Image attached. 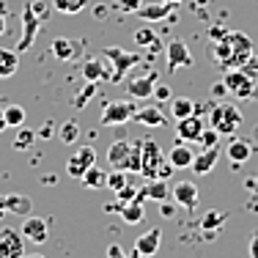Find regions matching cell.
I'll use <instances>...</instances> for the list:
<instances>
[{
    "label": "cell",
    "instance_id": "6da1fadb",
    "mask_svg": "<svg viewBox=\"0 0 258 258\" xmlns=\"http://www.w3.org/2000/svg\"><path fill=\"white\" fill-rule=\"evenodd\" d=\"M242 110L236 107L233 102H217L209 107V115H206V124L212 129H217L223 138H233L242 126Z\"/></svg>",
    "mask_w": 258,
    "mask_h": 258
},
{
    "label": "cell",
    "instance_id": "7a4b0ae2",
    "mask_svg": "<svg viewBox=\"0 0 258 258\" xmlns=\"http://www.w3.org/2000/svg\"><path fill=\"white\" fill-rule=\"evenodd\" d=\"M173 170L176 168L170 165V159L162 154V149L154 140H143V165H140V173L151 181V179H168Z\"/></svg>",
    "mask_w": 258,
    "mask_h": 258
},
{
    "label": "cell",
    "instance_id": "3957f363",
    "mask_svg": "<svg viewBox=\"0 0 258 258\" xmlns=\"http://www.w3.org/2000/svg\"><path fill=\"white\" fill-rule=\"evenodd\" d=\"M225 41H228V47H231V58L225 60V69H244V66L255 58L253 41H250V36L244 33V30H231V33H225Z\"/></svg>",
    "mask_w": 258,
    "mask_h": 258
},
{
    "label": "cell",
    "instance_id": "277c9868",
    "mask_svg": "<svg viewBox=\"0 0 258 258\" xmlns=\"http://www.w3.org/2000/svg\"><path fill=\"white\" fill-rule=\"evenodd\" d=\"M102 55L113 63V83H124V77H126V72L129 69H135V66L143 60V55L140 52H126V50H121V47H104Z\"/></svg>",
    "mask_w": 258,
    "mask_h": 258
},
{
    "label": "cell",
    "instance_id": "5b68a950",
    "mask_svg": "<svg viewBox=\"0 0 258 258\" xmlns=\"http://www.w3.org/2000/svg\"><path fill=\"white\" fill-rule=\"evenodd\" d=\"M138 113V104L132 99H113L104 104L102 110V126H121V124H129Z\"/></svg>",
    "mask_w": 258,
    "mask_h": 258
},
{
    "label": "cell",
    "instance_id": "8992f818",
    "mask_svg": "<svg viewBox=\"0 0 258 258\" xmlns=\"http://www.w3.org/2000/svg\"><path fill=\"white\" fill-rule=\"evenodd\" d=\"M223 83H225V88H228V94L233 99H250V96H255V80L244 69H228L223 77Z\"/></svg>",
    "mask_w": 258,
    "mask_h": 258
},
{
    "label": "cell",
    "instance_id": "52a82bcc",
    "mask_svg": "<svg viewBox=\"0 0 258 258\" xmlns=\"http://www.w3.org/2000/svg\"><path fill=\"white\" fill-rule=\"evenodd\" d=\"M157 80H159L157 72L132 75L126 80V94L132 96V99H151V96H154V88H157Z\"/></svg>",
    "mask_w": 258,
    "mask_h": 258
},
{
    "label": "cell",
    "instance_id": "ba28073f",
    "mask_svg": "<svg viewBox=\"0 0 258 258\" xmlns=\"http://www.w3.org/2000/svg\"><path fill=\"white\" fill-rule=\"evenodd\" d=\"M91 165H96V149L94 146H80L75 154L69 157V162H66V173L72 179H83Z\"/></svg>",
    "mask_w": 258,
    "mask_h": 258
},
{
    "label": "cell",
    "instance_id": "9c48e42d",
    "mask_svg": "<svg viewBox=\"0 0 258 258\" xmlns=\"http://www.w3.org/2000/svg\"><path fill=\"white\" fill-rule=\"evenodd\" d=\"M165 55H168V69L170 72H179V69H189L192 66V52H189V47L184 44L181 39H173L168 41V47H165Z\"/></svg>",
    "mask_w": 258,
    "mask_h": 258
},
{
    "label": "cell",
    "instance_id": "30bf717a",
    "mask_svg": "<svg viewBox=\"0 0 258 258\" xmlns=\"http://www.w3.org/2000/svg\"><path fill=\"white\" fill-rule=\"evenodd\" d=\"M39 28H41V20L36 17V11L30 9V3H25V9H22V39L20 44H17V52H25L30 44L36 41V36H39Z\"/></svg>",
    "mask_w": 258,
    "mask_h": 258
},
{
    "label": "cell",
    "instance_id": "8fae6325",
    "mask_svg": "<svg viewBox=\"0 0 258 258\" xmlns=\"http://www.w3.org/2000/svg\"><path fill=\"white\" fill-rule=\"evenodd\" d=\"M0 255L3 258H22L25 255V236H22V231H14V228L0 231Z\"/></svg>",
    "mask_w": 258,
    "mask_h": 258
},
{
    "label": "cell",
    "instance_id": "7c38bea8",
    "mask_svg": "<svg viewBox=\"0 0 258 258\" xmlns=\"http://www.w3.org/2000/svg\"><path fill=\"white\" fill-rule=\"evenodd\" d=\"M204 129H206V121L201 118L198 113H192V115H187V118L176 121V138L187 140V143H198V138H201Z\"/></svg>",
    "mask_w": 258,
    "mask_h": 258
},
{
    "label": "cell",
    "instance_id": "4fadbf2b",
    "mask_svg": "<svg viewBox=\"0 0 258 258\" xmlns=\"http://www.w3.org/2000/svg\"><path fill=\"white\" fill-rule=\"evenodd\" d=\"M80 52H83V41L69 39V36H58V39H52V55L58 60H77Z\"/></svg>",
    "mask_w": 258,
    "mask_h": 258
},
{
    "label": "cell",
    "instance_id": "5bb4252c",
    "mask_svg": "<svg viewBox=\"0 0 258 258\" xmlns=\"http://www.w3.org/2000/svg\"><path fill=\"white\" fill-rule=\"evenodd\" d=\"M225 154H228L233 168H236V165H244L253 157V143H250L247 138H231V143L225 146Z\"/></svg>",
    "mask_w": 258,
    "mask_h": 258
},
{
    "label": "cell",
    "instance_id": "9a60e30c",
    "mask_svg": "<svg viewBox=\"0 0 258 258\" xmlns=\"http://www.w3.org/2000/svg\"><path fill=\"white\" fill-rule=\"evenodd\" d=\"M173 201L179 206L184 209H195L198 206V198H201V192H198V187H195L192 181H179V184H173Z\"/></svg>",
    "mask_w": 258,
    "mask_h": 258
},
{
    "label": "cell",
    "instance_id": "2e32d148",
    "mask_svg": "<svg viewBox=\"0 0 258 258\" xmlns=\"http://www.w3.org/2000/svg\"><path fill=\"white\" fill-rule=\"evenodd\" d=\"M50 228H47V220L44 217H25V223H22V236L28 239V242H36V244H41V242H47V233Z\"/></svg>",
    "mask_w": 258,
    "mask_h": 258
},
{
    "label": "cell",
    "instance_id": "e0dca14e",
    "mask_svg": "<svg viewBox=\"0 0 258 258\" xmlns=\"http://www.w3.org/2000/svg\"><path fill=\"white\" fill-rule=\"evenodd\" d=\"M159 244H162V231H159V228H151V231L140 233V236L135 239V250H138L140 255H146V258L157 255Z\"/></svg>",
    "mask_w": 258,
    "mask_h": 258
},
{
    "label": "cell",
    "instance_id": "ac0fdd59",
    "mask_svg": "<svg viewBox=\"0 0 258 258\" xmlns=\"http://www.w3.org/2000/svg\"><path fill=\"white\" fill-rule=\"evenodd\" d=\"M168 159L176 170H187V168H192V162H195V151L187 146V140H179V143L170 149Z\"/></svg>",
    "mask_w": 258,
    "mask_h": 258
},
{
    "label": "cell",
    "instance_id": "d6986e66",
    "mask_svg": "<svg viewBox=\"0 0 258 258\" xmlns=\"http://www.w3.org/2000/svg\"><path fill=\"white\" fill-rule=\"evenodd\" d=\"M33 209L28 195H6V198H0V212H9V214H20V217H28V212Z\"/></svg>",
    "mask_w": 258,
    "mask_h": 258
},
{
    "label": "cell",
    "instance_id": "ffe728a7",
    "mask_svg": "<svg viewBox=\"0 0 258 258\" xmlns=\"http://www.w3.org/2000/svg\"><path fill=\"white\" fill-rule=\"evenodd\" d=\"M129 151H132V143L129 140H115V143H110L107 149V162L110 168H126V159H129Z\"/></svg>",
    "mask_w": 258,
    "mask_h": 258
},
{
    "label": "cell",
    "instance_id": "44dd1931",
    "mask_svg": "<svg viewBox=\"0 0 258 258\" xmlns=\"http://www.w3.org/2000/svg\"><path fill=\"white\" fill-rule=\"evenodd\" d=\"M217 159H220V149H217V146H214V149H204L201 154H195L192 170H195L198 176H206V173H212V170H214Z\"/></svg>",
    "mask_w": 258,
    "mask_h": 258
},
{
    "label": "cell",
    "instance_id": "7402d4cb",
    "mask_svg": "<svg viewBox=\"0 0 258 258\" xmlns=\"http://www.w3.org/2000/svg\"><path fill=\"white\" fill-rule=\"evenodd\" d=\"M168 14H173V6L165 3V0H159V3H146V6H140V11H138V17H143L146 22H159Z\"/></svg>",
    "mask_w": 258,
    "mask_h": 258
},
{
    "label": "cell",
    "instance_id": "603a6c76",
    "mask_svg": "<svg viewBox=\"0 0 258 258\" xmlns=\"http://www.w3.org/2000/svg\"><path fill=\"white\" fill-rule=\"evenodd\" d=\"M132 121H138V124H143V126H165V124H168L165 113H162L159 107H154V104H149V107H140L138 113H135Z\"/></svg>",
    "mask_w": 258,
    "mask_h": 258
},
{
    "label": "cell",
    "instance_id": "cb8c5ba5",
    "mask_svg": "<svg viewBox=\"0 0 258 258\" xmlns=\"http://www.w3.org/2000/svg\"><path fill=\"white\" fill-rule=\"evenodd\" d=\"M83 77L88 80V83H96V80H110L113 72L104 69V58H88L83 63Z\"/></svg>",
    "mask_w": 258,
    "mask_h": 258
},
{
    "label": "cell",
    "instance_id": "d4e9b609",
    "mask_svg": "<svg viewBox=\"0 0 258 258\" xmlns=\"http://www.w3.org/2000/svg\"><path fill=\"white\" fill-rule=\"evenodd\" d=\"M143 192H146V198L165 204V201H168V195L173 192V187H168V179H151V181L143 187Z\"/></svg>",
    "mask_w": 258,
    "mask_h": 258
},
{
    "label": "cell",
    "instance_id": "484cf974",
    "mask_svg": "<svg viewBox=\"0 0 258 258\" xmlns=\"http://www.w3.org/2000/svg\"><path fill=\"white\" fill-rule=\"evenodd\" d=\"M195 110H198V104L189 99V96H173V99H170V115H173L176 121L192 115Z\"/></svg>",
    "mask_w": 258,
    "mask_h": 258
},
{
    "label": "cell",
    "instance_id": "4316f807",
    "mask_svg": "<svg viewBox=\"0 0 258 258\" xmlns=\"http://www.w3.org/2000/svg\"><path fill=\"white\" fill-rule=\"evenodd\" d=\"M20 69V52L17 50H0V80L11 77Z\"/></svg>",
    "mask_w": 258,
    "mask_h": 258
},
{
    "label": "cell",
    "instance_id": "83f0119b",
    "mask_svg": "<svg viewBox=\"0 0 258 258\" xmlns=\"http://www.w3.org/2000/svg\"><path fill=\"white\" fill-rule=\"evenodd\" d=\"M80 181H83L85 187H91V189H99V187H107V173H104L102 168H96V165H91Z\"/></svg>",
    "mask_w": 258,
    "mask_h": 258
},
{
    "label": "cell",
    "instance_id": "f1b7e54d",
    "mask_svg": "<svg viewBox=\"0 0 258 258\" xmlns=\"http://www.w3.org/2000/svg\"><path fill=\"white\" fill-rule=\"evenodd\" d=\"M121 217H124V223H129V225H138L140 220L146 217L143 204H140V201H129V204H124L121 206Z\"/></svg>",
    "mask_w": 258,
    "mask_h": 258
},
{
    "label": "cell",
    "instance_id": "f546056e",
    "mask_svg": "<svg viewBox=\"0 0 258 258\" xmlns=\"http://www.w3.org/2000/svg\"><path fill=\"white\" fill-rule=\"evenodd\" d=\"M3 118H6V126L20 129L25 124V110H22L20 104H9V107H3Z\"/></svg>",
    "mask_w": 258,
    "mask_h": 258
},
{
    "label": "cell",
    "instance_id": "4dcf8cb0",
    "mask_svg": "<svg viewBox=\"0 0 258 258\" xmlns=\"http://www.w3.org/2000/svg\"><path fill=\"white\" fill-rule=\"evenodd\" d=\"M88 6V0H52V9L60 11V14H80V11Z\"/></svg>",
    "mask_w": 258,
    "mask_h": 258
},
{
    "label": "cell",
    "instance_id": "1f68e13d",
    "mask_svg": "<svg viewBox=\"0 0 258 258\" xmlns=\"http://www.w3.org/2000/svg\"><path fill=\"white\" fill-rule=\"evenodd\" d=\"M135 44H138V47H151V50H159L157 33H154L151 28H140V30H135Z\"/></svg>",
    "mask_w": 258,
    "mask_h": 258
},
{
    "label": "cell",
    "instance_id": "d6a6232c",
    "mask_svg": "<svg viewBox=\"0 0 258 258\" xmlns=\"http://www.w3.org/2000/svg\"><path fill=\"white\" fill-rule=\"evenodd\" d=\"M220 138H223V135H220L217 129H212V126L206 124V129L201 132V138H198V143L204 146V149H214V146H220Z\"/></svg>",
    "mask_w": 258,
    "mask_h": 258
},
{
    "label": "cell",
    "instance_id": "836d02e7",
    "mask_svg": "<svg viewBox=\"0 0 258 258\" xmlns=\"http://www.w3.org/2000/svg\"><path fill=\"white\" fill-rule=\"evenodd\" d=\"M107 187L113 189V192H118V189L126 187V170L121 168H113V173H107Z\"/></svg>",
    "mask_w": 258,
    "mask_h": 258
},
{
    "label": "cell",
    "instance_id": "e575fe53",
    "mask_svg": "<svg viewBox=\"0 0 258 258\" xmlns=\"http://www.w3.org/2000/svg\"><path fill=\"white\" fill-rule=\"evenodd\" d=\"M58 135H60V140H63V143H75V140L80 138V126H77V121H66V124L58 129Z\"/></svg>",
    "mask_w": 258,
    "mask_h": 258
},
{
    "label": "cell",
    "instance_id": "d590c367",
    "mask_svg": "<svg viewBox=\"0 0 258 258\" xmlns=\"http://www.w3.org/2000/svg\"><path fill=\"white\" fill-rule=\"evenodd\" d=\"M225 217H228L225 212H212V214H206V217H204V223H201V225H204V231H217L220 225L225 223Z\"/></svg>",
    "mask_w": 258,
    "mask_h": 258
},
{
    "label": "cell",
    "instance_id": "8d00e7d4",
    "mask_svg": "<svg viewBox=\"0 0 258 258\" xmlns=\"http://www.w3.org/2000/svg\"><path fill=\"white\" fill-rule=\"evenodd\" d=\"M143 0H115V9L124 11V14H138Z\"/></svg>",
    "mask_w": 258,
    "mask_h": 258
},
{
    "label": "cell",
    "instance_id": "74e56055",
    "mask_svg": "<svg viewBox=\"0 0 258 258\" xmlns=\"http://www.w3.org/2000/svg\"><path fill=\"white\" fill-rule=\"evenodd\" d=\"M30 9L36 11V17H39L41 22L50 17V3H47V0H30Z\"/></svg>",
    "mask_w": 258,
    "mask_h": 258
},
{
    "label": "cell",
    "instance_id": "f35d334b",
    "mask_svg": "<svg viewBox=\"0 0 258 258\" xmlns=\"http://www.w3.org/2000/svg\"><path fill=\"white\" fill-rule=\"evenodd\" d=\"M33 140H36V135L33 132H30V129H22V132L20 135H17V140H14V149H28V146L30 143H33Z\"/></svg>",
    "mask_w": 258,
    "mask_h": 258
},
{
    "label": "cell",
    "instance_id": "ab89813d",
    "mask_svg": "<svg viewBox=\"0 0 258 258\" xmlns=\"http://www.w3.org/2000/svg\"><path fill=\"white\" fill-rule=\"evenodd\" d=\"M91 94H94V83L85 85V91L77 96V99H75V104H77V107H85V104H88V96H91Z\"/></svg>",
    "mask_w": 258,
    "mask_h": 258
},
{
    "label": "cell",
    "instance_id": "60d3db41",
    "mask_svg": "<svg viewBox=\"0 0 258 258\" xmlns=\"http://www.w3.org/2000/svg\"><path fill=\"white\" fill-rule=\"evenodd\" d=\"M115 195L121 198V204H129V201H135V195H138V192H135V187H129V184H126V187H124V189H118Z\"/></svg>",
    "mask_w": 258,
    "mask_h": 258
},
{
    "label": "cell",
    "instance_id": "b9f144b4",
    "mask_svg": "<svg viewBox=\"0 0 258 258\" xmlns=\"http://www.w3.org/2000/svg\"><path fill=\"white\" fill-rule=\"evenodd\" d=\"M107 258H129V255L124 253L121 244H110V247H107Z\"/></svg>",
    "mask_w": 258,
    "mask_h": 258
},
{
    "label": "cell",
    "instance_id": "7bdbcfd3",
    "mask_svg": "<svg viewBox=\"0 0 258 258\" xmlns=\"http://www.w3.org/2000/svg\"><path fill=\"white\" fill-rule=\"evenodd\" d=\"M247 253H250V258H258V231L250 236V247H247Z\"/></svg>",
    "mask_w": 258,
    "mask_h": 258
},
{
    "label": "cell",
    "instance_id": "ee69618b",
    "mask_svg": "<svg viewBox=\"0 0 258 258\" xmlns=\"http://www.w3.org/2000/svg\"><path fill=\"white\" fill-rule=\"evenodd\" d=\"M154 96H157V99H170V88H168V85H157Z\"/></svg>",
    "mask_w": 258,
    "mask_h": 258
},
{
    "label": "cell",
    "instance_id": "f6af8a7d",
    "mask_svg": "<svg viewBox=\"0 0 258 258\" xmlns=\"http://www.w3.org/2000/svg\"><path fill=\"white\" fill-rule=\"evenodd\" d=\"M228 94V88H225V83H217L214 85V96H225Z\"/></svg>",
    "mask_w": 258,
    "mask_h": 258
},
{
    "label": "cell",
    "instance_id": "bcb514c9",
    "mask_svg": "<svg viewBox=\"0 0 258 258\" xmlns=\"http://www.w3.org/2000/svg\"><path fill=\"white\" fill-rule=\"evenodd\" d=\"M94 17H96V20H104V17H107V9H104V6H96V9H94Z\"/></svg>",
    "mask_w": 258,
    "mask_h": 258
},
{
    "label": "cell",
    "instance_id": "7dc6e473",
    "mask_svg": "<svg viewBox=\"0 0 258 258\" xmlns=\"http://www.w3.org/2000/svg\"><path fill=\"white\" fill-rule=\"evenodd\" d=\"M6 30V6H0V36H3Z\"/></svg>",
    "mask_w": 258,
    "mask_h": 258
},
{
    "label": "cell",
    "instance_id": "c3c4849f",
    "mask_svg": "<svg viewBox=\"0 0 258 258\" xmlns=\"http://www.w3.org/2000/svg\"><path fill=\"white\" fill-rule=\"evenodd\" d=\"M162 217H173V206H170V204L162 206Z\"/></svg>",
    "mask_w": 258,
    "mask_h": 258
},
{
    "label": "cell",
    "instance_id": "681fc988",
    "mask_svg": "<svg viewBox=\"0 0 258 258\" xmlns=\"http://www.w3.org/2000/svg\"><path fill=\"white\" fill-rule=\"evenodd\" d=\"M52 132H55V129H52V124H50V126H44V129H41V132H39V135H41V138H50V135H52Z\"/></svg>",
    "mask_w": 258,
    "mask_h": 258
},
{
    "label": "cell",
    "instance_id": "f907efd6",
    "mask_svg": "<svg viewBox=\"0 0 258 258\" xmlns=\"http://www.w3.org/2000/svg\"><path fill=\"white\" fill-rule=\"evenodd\" d=\"M244 184H247V187H255V192H258V179H247Z\"/></svg>",
    "mask_w": 258,
    "mask_h": 258
},
{
    "label": "cell",
    "instance_id": "816d5d0a",
    "mask_svg": "<svg viewBox=\"0 0 258 258\" xmlns=\"http://www.w3.org/2000/svg\"><path fill=\"white\" fill-rule=\"evenodd\" d=\"M22 258H44L41 253H28V255H22Z\"/></svg>",
    "mask_w": 258,
    "mask_h": 258
},
{
    "label": "cell",
    "instance_id": "f5cc1de1",
    "mask_svg": "<svg viewBox=\"0 0 258 258\" xmlns=\"http://www.w3.org/2000/svg\"><path fill=\"white\" fill-rule=\"evenodd\" d=\"M0 129H6V118H3V110H0Z\"/></svg>",
    "mask_w": 258,
    "mask_h": 258
},
{
    "label": "cell",
    "instance_id": "db71d44e",
    "mask_svg": "<svg viewBox=\"0 0 258 258\" xmlns=\"http://www.w3.org/2000/svg\"><path fill=\"white\" fill-rule=\"evenodd\" d=\"M129 258H146V255H140L138 250H132V255H129Z\"/></svg>",
    "mask_w": 258,
    "mask_h": 258
},
{
    "label": "cell",
    "instance_id": "11a10c76",
    "mask_svg": "<svg viewBox=\"0 0 258 258\" xmlns=\"http://www.w3.org/2000/svg\"><path fill=\"white\" fill-rule=\"evenodd\" d=\"M165 3H170V6H179V3H181V0H165Z\"/></svg>",
    "mask_w": 258,
    "mask_h": 258
},
{
    "label": "cell",
    "instance_id": "9f6ffc18",
    "mask_svg": "<svg viewBox=\"0 0 258 258\" xmlns=\"http://www.w3.org/2000/svg\"><path fill=\"white\" fill-rule=\"evenodd\" d=\"M0 258H3V255H0Z\"/></svg>",
    "mask_w": 258,
    "mask_h": 258
}]
</instances>
